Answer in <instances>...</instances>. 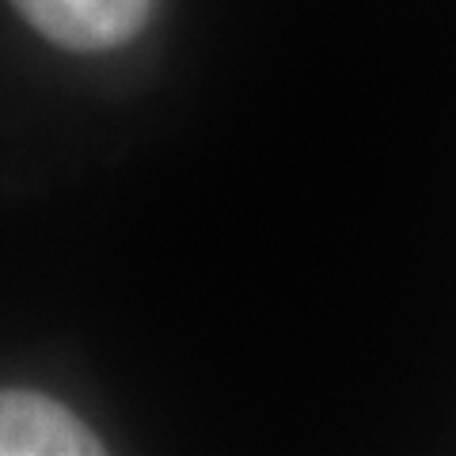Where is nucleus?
I'll list each match as a JSON object with an SVG mask.
<instances>
[{
  "label": "nucleus",
  "mask_w": 456,
  "mask_h": 456,
  "mask_svg": "<svg viewBox=\"0 0 456 456\" xmlns=\"http://www.w3.org/2000/svg\"><path fill=\"white\" fill-rule=\"evenodd\" d=\"M99 441L73 411L27 388H0V456H99Z\"/></svg>",
  "instance_id": "obj_2"
},
{
  "label": "nucleus",
  "mask_w": 456,
  "mask_h": 456,
  "mask_svg": "<svg viewBox=\"0 0 456 456\" xmlns=\"http://www.w3.org/2000/svg\"><path fill=\"white\" fill-rule=\"evenodd\" d=\"M12 8L61 50H118L149 23L152 0H12Z\"/></svg>",
  "instance_id": "obj_1"
}]
</instances>
